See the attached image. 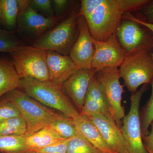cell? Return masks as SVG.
I'll return each instance as SVG.
<instances>
[{
    "label": "cell",
    "mask_w": 153,
    "mask_h": 153,
    "mask_svg": "<svg viewBox=\"0 0 153 153\" xmlns=\"http://www.w3.org/2000/svg\"><path fill=\"white\" fill-rule=\"evenodd\" d=\"M149 0H82L79 14L86 20L94 40L105 41L114 35L124 15L140 10Z\"/></svg>",
    "instance_id": "obj_1"
},
{
    "label": "cell",
    "mask_w": 153,
    "mask_h": 153,
    "mask_svg": "<svg viewBox=\"0 0 153 153\" xmlns=\"http://www.w3.org/2000/svg\"><path fill=\"white\" fill-rule=\"evenodd\" d=\"M21 88L41 104L60 111L66 117L74 119L80 114L62 85L27 78L21 79Z\"/></svg>",
    "instance_id": "obj_2"
},
{
    "label": "cell",
    "mask_w": 153,
    "mask_h": 153,
    "mask_svg": "<svg viewBox=\"0 0 153 153\" xmlns=\"http://www.w3.org/2000/svg\"><path fill=\"white\" fill-rule=\"evenodd\" d=\"M5 96L16 106L25 120L27 137L47 127L62 115L41 104L19 89L12 91Z\"/></svg>",
    "instance_id": "obj_3"
},
{
    "label": "cell",
    "mask_w": 153,
    "mask_h": 153,
    "mask_svg": "<svg viewBox=\"0 0 153 153\" xmlns=\"http://www.w3.org/2000/svg\"><path fill=\"white\" fill-rule=\"evenodd\" d=\"M79 11L73 10L67 18L48 31L32 46L69 56L78 36L77 18Z\"/></svg>",
    "instance_id": "obj_4"
},
{
    "label": "cell",
    "mask_w": 153,
    "mask_h": 153,
    "mask_svg": "<svg viewBox=\"0 0 153 153\" xmlns=\"http://www.w3.org/2000/svg\"><path fill=\"white\" fill-rule=\"evenodd\" d=\"M10 55L14 67L21 79L29 78L42 82L50 81L47 51L32 45H25Z\"/></svg>",
    "instance_id": "obj_5"
},
{
    "label": "cell",
    "mask_w": 153,
    "mask_h": 153,
    "mask_svg": "<svg viewBox=\"0 0 153 153\" xmlns=\"http://www.w3.org/2000/svg\"><path fill=\"white\" fill-rule=\"evenodd\" d=\"M119 71L120 78L131 93L136 92L141 85L150 84L153 81V59L151 53L140 51L126 56Z\"/></svg>",
    "instance_id": "obj_6"
},
{
    "label": "cell",
    "mask_w": 153,
    "mask_h": 153,
    "mask_svg": "<svg viewBox=\"0 0 153 153\" xmlns=\"http://www.w3.org/2000/svg\"><path fill=\"white\" fill-rule=\"evenodd\" d=\"M18 2L16 30L20 37L33 44L58 24L56 18L44 16L31 7L29 0H18Z\"/></svg>",
    "instance_id": "obj_7"
},
{
    "label": "cell",
    "mask_w": 153,
    "mask_h": 153,
    "mask_svg": "<svg viewBox=\"0 0 153 153\" xmlns=\"http://www.w3.org/2000/svg\"><path fill=\"white\" fill-rule=\"evenodd\" d=\"M115 35L126 56L140 51L153 52V34L149 29L135 21L122 19Z\"/></svg>",
    "instance_id": "obj_8"
},
{
    "label": "cell",
    "mask_w": 153,
    "mask_h": 153,
    "mask_svg": "<svg viewBox=\"0 0 153 153\" xmlns=\"http://www.w3.org/2000/svg\"><path fill=\"white\" fill-rule=\"evenodd\" d=\"M148 85H143L139 90L131 93L130 110L122 120L121 130L129 153H149L143 143L140 114L141 100Z\"/></svg>",
    "instance_id": "obj_9"
},
{
    "label": "cell",
    "mask_w": 153,
    "mask_h": 153,
    "mask_svg": "<svg viewBox=\"0 0 153 153\" xmlns=\"http://www.w3.org/2000/svg\"><path fill=\"white\" fill-rule=\"evenodd\" d=\"M95 76L104 91L108 110L113 119L121 128L125 116V108L122 104L124 85L120 83L118 67H108L97 71Z\"/></svg>",
    "instance_id": "obj_10"
},
{
    "label": "cell",
    "mask_w": 153,
    "mask_h": 153,
    "mask_svg": "<svg viewBox=\"0 0 153 153\" xmlns=\"http://www.w3.org/2000/svg\"><path fill=\"white\" fill-rule=\"evenodd\" d=\"M78 34L69 57L79 69H91L95 46L85 18L78 13Z\"/></svg>",
    "instance_id": "obj_11"
},
{
    "label": "cell",
    "mask_w": 153,
    "mask_h": 153,
    "mask_svg": "<svg viewBox=\"0 0 153 153\" xmlns=\"http://www.w3.org/2000/svg\"><path fill=\"white\" fill-rule=\"evenodd\" d=\"M93 42L95 51L91 68L97 71L108 67L120 66L126 54L115 34L106 41H97L93 39Z\"/></svg>",
    "instance_id": "obj_12"
},
{
    "label": "cell",
    "mask_w": 153,
    "mask_h": 153,
    "mask_svg": "<svg viewBox=\"0 0 153 153\" xmlns=\"http://www.w3.org/2000/svg\"><path fill=\"white\" fill-rule=\"evenodd\" d=\"M97 71L93 68L79 69L62 85L64 92L71 99L80 114L91 79Z\"/></svg>",
    "instance_id": "obj_13"
},
{
    "label": "cell",
    "mask_w": 153,
    "mask_h": 153,
    "mask_svg": "<svg viewBox=\"0 0 153 153\" xmlns=\"http://www.w3.org/2000/svg\"><path fill=\"white\" fill-rule=\"evenodd\" d=\"M97 127L107 145L114 153H129L121 129L114 121L101 115L87 117Z\"/></svg>",
    "instance_id": "obj_14"
},
{
    "label": "cell",
    "mask_w": 153,
    "mask_h": 153,
    "mask_svg": "<svg viewBox=\"0 0 153 153\" xmlns=\"http://www.w3.org/2000/svg\"><path fill=\"white\" fill-rule=\"evenodd\" d=\"M47 63L50 82L62 85L79 68L68 55L47 51Z\"/></svg>",
    "instance_id": "obj_15"
},
{
    "label": "cell",
    "mask_w": 153,
    "mask_h": 153,
    "mask_svg": "<svg viewBox=\"0 0 153 153\" xmlns=\"http://www.w3.org/2000/svg\"><path fill=\"white\" fill-rule=\"evenodd\" d=\"M77 133L102 153H114L105 141L101 133L86 117L79 114L73 119Z\"/></svg>",
    "instance_id": "obj_16"
},
{
    "label": "cell",
    "mask_w": 153,
    "mask_h": 153,
    "mask_svg": "<svg viewBox=\"0 0 153 153\" xmlns=\"http://www.w3.org/2000/svg\"><path fill=\"white\" fill-rule=\"evenodd\" d=\"M21 88V78L12 60L0 57V99L7 93Z\"/></svg>",
    "instance_id": "obj_17"
},
{
    "label": "cell",
    "mask_w": 153,
    "mask_h": 153,
    "mask_svg": "<svg viewBox=\"0 0 153 153\" xmlns=\"http://www.w3.org/2000/svg\"><path fill=\"white\" fill-rule=\"evenodd\" d=\"M64 140H65L52 129L46 127L27 137L25 143L28 150H33L51 146Z\"/></svg>",
    "instance_id": "obj_18"
},
{
    "label": "cell",
    "mask_w": 153,
    "mask_h": 153,
    "mask_svg": "<svg viewBox=\"0 0 153 153\" xmlns=\"http://www.w3.org/2000/svg\"><path fill=\"white\" fill-rule=\"evenodd\" d=\"M18 14V0H0V24L5 30L14 32L16 29Z\"/></svg>",
    "instance_id": "obj_19"
},
{
    "label": "cell",
    "mask_w": 153,
    "mask_h": 153,
    "mask_svg": "<svg viewBox=\"0 0 153 153\" xmlns=\"http://www.w3.org/2000/svg\"><path fill=\"white\" fill-rule=\"evenodd\" d=\"M47 127L52 129L63 139H70L78 134L74 119L63 114L53 121Z\"/></svg>",
    "instance_id": "obj_20"
},
{
    "label": "cell",
    "mask_w": 153,
    "mask_h": 153,
    "mask_svg": "<svg viewBox=\"0 0 153 153\" xmlns=\"http://www.w3.org/2000/svg\"><path fill=\"white\" fill-rule=\"evenodd\" d=\"M25 135L0 136V151L6 153H24L28 150Z\"/></svg>",
    "instance_id": "obj_21"
},
{
    "label": "cell",
    "mask_w": 153,
    "mask_h": 153,
    "mask_svg": "<svg viewBox=\"0 0 153 153\" xmlns=\"http://www.w3.org/2000/svg\"><path fill=\"white\" fill-rule=\"evenodd\" d=\"M25 45L24 41L14 32L0 27V52L11 54Z\"/></svg>",
    "instance_id": "obj_22"
},
{
    "label": "cell",
    "mask_w": 153,
    "mask_h": 153,
    "mask_svg": "<svg viewBox=\"0 0 153 153\" xmlns=\"http://www.w3.org/2000/svg\"><path fill=\"white\" fill-rule=\"evenodd\" d=\"M27 126L22 117L12 118L0 122V136L25 135Z\"/></svg>",
    "instance_id": "obj_23"
},
{
    "label": "cell",
    "mask_w": 153,
    "mask_h": 153,
    "mask_svg": "<svg viewBox=\"0 0 153 153\" xmlns=\"http://www.w3.org/2000/svg\"><path fill=\"white\" fill-rule=\"evenodd\" d=\"M67 153H102L79 134L68 140Z\"/></svg>",
    "instance_id": "obj_24"
},
{
    "label": "cell",
    "mask_w": 153,
    "mask_h": 153,
    "mask_svg": "<svg viewBox=\"0 0 153 153\" xmlns=\"http://www.w3.org/2000/svg\"><path fill=\"white\" fill-rule=\"evenodd\" d=\"M152 93L146 103L140 111V119L143 137L149 134V128L153 121V81L151 83Z\"/></svg>",
    "instance_id": "obj_25"
},
{
    "label": "cell",
    "mask_w": 153,
    "mask_h": 153,
    "mask_svg": "<svg viewBox=\"0 0 153 153\" xmlns=\"http://www.w3.org/2000/svg\"><path fill=\"white\" fill-rule=\"evenodd\" d=\"M19 116L20 111L13 102L6 96L0 99V122Z\"/></svg>",
    "instance_id": "obj_26"
},
{
    "label": "cell",
    "mask_w": 153,
    "mask_h": 153,
    "mask_svg": "<svg viewBox=\"0 0 153 153\" xmlns=\"http://www.w3.org/2000/svg\"><path fill=\"white\" fill-rule=\"evenodd\" d=\"M29 5L44 16L56 18L52 8L51 0H29Z\"/></svg>",
    "instance_id": "obj_27"
},
{
    "label": "cell",
    "mask_w": 153,
    "mask_h": 153,
    "mask_svg": "<svg viewBox=\"0 0 153 153\" xmlns=\"http://www.w3.org/2000/svg\"><path fill=\"white\" fill-rule=\"evenodd\" d=\"M51 1L55 16L59 22L65 18V15L71 7L73 1L68 0H51Z\"/></svg>",
    "instance_id": "obj_28"
},
{
    "label": "cell",
    "mask_w": 153,
    "mask_h": 153,
    "mask_svg": "<svg viewBox=\"0 0 153 153\" xmlns=\"http://www.w3.org/2000/svg\"><path fill=\"white\" fill-rule=\"evenodd\" d=\"M69 140H65L45 147L30 150L36 153H67Z\"/></svg>",
    "instance_id": "obj_29"
},
{
    "label": "cell",
    "mask_w": 153,
    "mask_h": 153,
    "mask_svg": "<svg viewBox=\"0 0 153 153\" xmlns=\"http://www.w3.org/2000/svg\"><path fill=\"white\" fill-rule=\"evenodd\" d=\"M140 10V18H137L147 23L153 24V1H150Z\"/></svg>",
    "instance_id": "obj_30"
},
{
    "label": "cell",
    "mask_w": 153,
    "mask_h": 153,
    "mask_svg": "<svg viewBox=\"0 0 153 153\" xmlns=\"http://www.w3.org/2000/svg\"><path fill=\"white\" fill-rule=\"evenodd\" d=\"M150 126V131L147 135L143 137V140L146 149L153 153V121L151 123Z\"/></svg>",
    "instance_id": "obj_31"
},
{
    "label": "cell",
    "mask_w": 153,
    "mask_h": 153,
    "mask_svg": "<svg viewBox=\"0 0 153 153\" xmlns=\"http://www.w3.org/2000/svg\"><path fill=\"white\" fill-rule=\"evenodd\" d=\"M123 19L133 20V21H135V22L144 25L148 29H149L153 34V24L147 23V22H145L140 20V19L137 18L136 17L134 16L132 13H128L126 14L125 15H124Z\"/></svg>",
    "instance_id": "obj_32"
},
{
    "label": "cell",
    "mask_w": 153,
    "mask_h": 153,
    "mask_svg": "<svg viewBox=\"0 0 153 153\" xmlns=\"http://www.w3.org/2000/svg\"><path fill=\"white\" fill-rule=\"evenodd\" d=\"M24 153H36L35 152H33V151H30V150H27L26 151V152H24Z\"/></svg>",
    "instance_id": "obj_33"
},
{
    "label": "cell",
    "mask_w": 153,
    "mask_h": 153,
    "mask_svg": "<svg viewBox=\"0 0 153 153\" xmlns=\"http://www.w3.org/2000/svg\"><path fill=\"white\" fill-rule=\"evenodd\" d=\"M147 150L148 151V152H149V153H153L152 152H151L149 150L147 149Z\"/></svg>",
    "instance_id": "obj_34"
},
{
    "label": "cell",
    "mask_w": 153,
    "mask_h": 153,
    "mask_svg": "<svg viewBox=\"0 0 153 153\" xmlns=\"http://www.w3.org/2000/svg\"><path fill=\"white\" fill-rule=\"evenodd\" d=\"M151 55H152V57L153 59V52L152 53H151Z\"/></svg>",
    "instance_id": "obj_35"
},
{
    "label": "cell",
    "mask_w": 153,
    "mask_h": 153,
    "mask_svg": "<svg viewBox=\"0 0 153 153\" xmlns=\"http://www.w3.org/2000/svg\"><path fill=\"white\" fill-rule=\"evenodd\" d=\"M0 27H1V24H0Z\"/></svg>",
    "instance_id": "obj_36"
}]
</instances>
